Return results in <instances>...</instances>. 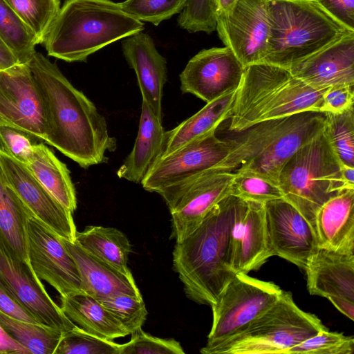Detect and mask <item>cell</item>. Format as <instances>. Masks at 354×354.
<instances>
[{
  "mask_svg": "<svg viewBox=\"0 0 354 354\" xmlns=\"http://www.w3.org/2000/svg\"><path fill=\"white\" fill-rule=\"evenodd\" d=\"M28 65L46 109L48 131L44 142L82 168L104 162L106 152L117 146L105 118L43 54L36 51Z\"/></svg>",
  "mask_w": 354,
  "mask_h": 354,
  "instance_id": "6da1fadb",
  "label": "cell"
},
{
  "mask_svg": "<svg viewBox=\"0 0 354 354\" xmlns=\"http://www.w3.org/2000/svg\"><path fill=\"white\" fill-rule=\"evenodd\" d=\"M247 201L228 194L205 215L198 227L173 250V268L186 296L212 306L236 273L232 268L231 237Z\"/></svg>",
  "mask_w": 354,
  "mask_h": 354,
  "instance_id": "7a4b0ae2",
  "label": "cell"
},
{
  "mask_svg": "<svg viewBox=\"0 0 354 354\" xmlns=\"http://www.w3.org/2000/svg\"><path fill=\"white\" fill-rule=\"evenodd\" d=\"M325 122L324 112L308 111L257 123L227 139L230 151L215 167L250 171L279 185L283 165L324 129Z\"/></svg>",
  "mask_w": 354,
  "mask_h": 354,
  "instance_id": "3957f363",
  "label": "cell"
},
{
  "mask_svg": "<svg viewBox=\"0 0 354 354\" xmlns=\"http://www.w3.org/2000/svg\"><path fill=\"white\" fill-rule=\"evenodd\" d=\"M144 29L111 0H65L44 39L49 56L85 62L104 46Z\"/></svg>",
  "mask_w": 354,
  "mask_h": 354,
  "instance_id": "277c9868",
  "label": "cell"
},
{
  "mask_svg": "<svg viewBox=\"0 0 354 354\" xmlns=\"http://www.w3.org/2000/svg\"><path fill=\"white\" fill-rule=\"evenodd\" d=\"M326 90L315 89L289 70L273 64L248 66L236 91L229 129L240 132L268 120L308 111L322 112Z\"/></svg>",
  "mask_w": 354,
  "mask_h": 354,
  "instance_id": "5b68a950",
  "label": "cell"
},
{
  "mask_svg": "<svg viewBox=\"0 0 354 354\" xmlns=\"http://www.w3.org/2000/svg\"><path fill=\"white\" fill-rule=\"evenodd\" d=\"M270 37L263 62L288 70L354 32L313 0H268Z\"/></svg>",
  "mask_w": 354,
  "mask_h": 354,
  "instance_id": "8992f818",
  "label": "cell"
},
{
  "mask_svg": "<svg viewBox=\"0 0 354 354\" xmlns=\"http://www.w3.org/2000/svg\"><path fill=\"white\" fill-rule=\"evenodd\" d=\"M283 198L309 223L315 234V216L321 206L347 189L341 162L324 129L302 145L286 162L279 176Z\"/></svg>",
  "mask_w": 354,
  "mask_h": 354,
  "instance_id": "52a82bcc",
  "label": "cell"
},
{
  "mask_svg": "<svg viewBox=\"0 0 354 354\" xmlns=\"http://www.w3.org/2000/svg\"><path fill=\"white\" fill-rule=\"evenodd\" d=\"M315 315L299 308L291 292L283 290L266 310L227 339L203 354H287L288 351L319 331L326 329Z\"/></svg>",
  "mask_w": 354,
  "mask_h": 354,
  "instance_id": "ba28073f",
  "label": "cell"
},
{
  "mask_svg": "<svg viewBox=\"0 0 354 354\" xmlns=\"http://www.w3.org/2000/svg\"><path fill=\"white\" fill-rule=\"evenodd\" d=\"M283 292L279 286L245 273H236L211 306L212 324L203 347L219 344L266 310Z\"/></svg>",
  "mask_w": 354,
  "mask_h": 354,
  "instance_id": "9c48e42d",
  "label": "cell"
},
{
  "mask_svg": "<svg viewBox=\"0 0 354 354\" xmlns=\"http://www.w3.org/2000/svg\"><path fill=\"white\" fill-rule=\"evenodd\" d=\"M233 171L213 167L183 185L158 193L171 215V239L180 242L195 230L208 212L230 194Z\"/></svg>",
  "mask_w": 354,
  "mask_h": 354,
  "instance_id": "30bf717a",
  "label": "cell"
},
{
  "mask_svg": "<svg viewBox=\"0 0 354 354\" xmlns=\"http://www.w3.org/2000/svg\"><path fill=\"white\" fill-rule=\"evenodd\" d=\"M216 30L245 67L262 63L270 37L268 0H238L216 17Z\"/></svg>",
  "mask_w": 354,
  "mask_h": 354,
  "instance_id": "8fae6325",
  "label": "cell"
},
{
  "mask_svg": "<svg viewBox=\"0 0 354 354\" xmlns=\"http://www.w3.org/2000/svg\"><path fill=\"white\" fill-rule=\"evenodd\" d=\"M0 124L23 131L36 140L46 138L45 106L28 64L0 71Z\"/></svg>",
  "mask_w": 354,
  "mask_h": 354,
  "instance_id": "7c38bea8",
  "label": "cell"
},
{
  "mask_svg": "<svg viewBox=\"0 0 354 354\" xmlns=\"http://www.w3.org/2000/svg\"><path fill=\"white\" fill-rule=\"evenodd\" d=\"M230 144L216 133L194 140L158 158L141 182L149 192L177 187L199 173L216 166L229 153Z\"/></svg>",
  "mask_w": 354,
  "mask_h": 354,
  "instance_id": "4fadbf2b",
  "label": "cell"
},
{
  "mask_svg": "<svg viewBox=\"0 0 354 354\" xmlns=\"http://www.w3.org/2000/svg\"><path fill=\"white\" fill-rule=\"evenodd\" d=\"M26 234L28 261L37 278L60 296L84 292L77 264L62 239L33 216L28 220Z\"/></svg>",
  "mask_w": 354,
  "mask_h": 354,
  "instance_id": "5bb4252c",
  "label": "cell"
},
{
  "mask_svg": "<svg viewBox=\"0 0 354 354\" xmlns=\"http://www.w3.org/2000/svg\"><path fill=\"white\" fill-rule=\"evenodd\" d=\"M245 68L229 47L203 49L189 59L180 74V90L207 103L236 91Z\"/></svg>",
  "mask_w": 354,
  "mask_h": 354,
  "instance_id": "9a60e30c",
  "label": "cell"
},
{
  "mask_svg": "<svg viewBox=\"0 0 354 354\" xmlns=\"http://www.w3.org/2000/svg\"><path fill=\"white\" fill-rule=\"evenodd\" d=\"M0 282L40 324L64 333L76 326L49 296L30 263L13 254L1 241Z\"/></svg>",
  "mask_w": 354,
  "mask_h": 354,
  "instance_id": "2e32d148",
  "label": "cell"
},
{
  "mask_svg": "<svg viewBox=\"0 0 354 354\" xmlns=\"http://www.w3.org/2000/svg\"><path fill=\"white\" fill-rule=\"evenodd\" d=\"M0 162L10 185L31 214L60 238L75 242L72 212L36 178L27 166L0 150Z\"/></svg>",
  "mask_w": 354,
  "mask_h": 354,
  "instance_id": "e0dca14e",
  "label": "cell"
},
{
  "mask_svg": "<svg viewBox=\"0 0 354 354\" xmlns=\"http://www.w3.org/2000/svg\"><path fill=\"white\" fill-rule=\"evenodd\" d=\"M265 209L274 256L305 270L319 248L315 231L301 214L283 198L267 202Z\"/></svg>",
  "mask_w": 354,
  "mask_h": 354,
  "instance_id": "ac0fdd59",
  "label": "cell"
},
{
  "mask_svg": "<svg viewBox=\"0 0 354 354\" xmlns=\"http://www.w3.org/2000/svg\"><path fill=\"white\" fill-rule=\"evenodd\" d=\"M289 71L317 90L354 86V32L347 33Z\"/></svg>",
  "mask_w": 354,
  "mask_h": 354,
  "instance_id": "d6986e66",
  "label": "cell"
},
{
  "mask_svg": "<svg viewBox=\"0 0 354 354\" xmlns=\"http://www.w3.org/2000/svg\"><path fill=\"white\" fill-rule=\"evenodd\" d=\"M272 256L265 204L247 201L232 233V268L235 273L248 274L259 270Z\"/></svg>",
  "mask_w": 354,
  "mask_h": 354,
  "instance_id": "ffe728a7",
  "label": "cell"
},
{
  "mask_svg": "<svg viewBox=\"0 0 354 354\" xmlns=\"http://www.w3.org/2000/svg\"><path fill=\"white\" fill-rule=\"evenodd\" d=\"M122 49L136 75L142 100L162 121V99L167 80L165 58L158 51L151 36L142 32L124 38Z\"/></svg>",
  "mask_w": 354,
  "mask_h": 354,
  "instance_id": "44dd1931",
  "label": "cell"
},
{
  "mask_svg": "<svg viewBox=\"0 0 354 354\" xmlns=\"http://www.w3.org/2000/svg\"><path fill=\"white\" fill-rule=\"evenodd\" d=\"M305 271L310 295L354 301V252L319 248Z\"/></svg>",
  "mask_w": 354,
  "mask_h": 354,
  "instance_id": "7402d4cb",
  "label": "cell"
},
{
  "mask_svg": "<svg viewBox=\"0 0 354 354\" xmlns=\"http://www.w3.org/2000/svg\"><path fill=\"white\" fill-rule=\"evenodd\" d=\"M62 240L77 264L84 292L99 301L119 294L142 298L132 274L120 272L75 242Z\"/></svg>",
  "mask_w": 354,
  "mask_h": 354,
  "instance_id": "603a6c76",
  "label": "cell"
},
{
  "mask_svg": "<svg viewBox=\"0 0 354 354\" xmlns=\"http://www.w3.org/2000/svg\"><path fill=\"white\" fill-rule=\"evenodd\" d=\"M319 248L354 252V189L324 203L315 216Z\"/></svg>",
  "mask_w": 354,
  "mask_h": 354,
  "instance_id": "cb8c5ba5",
  "label": "cell"
},
{
  "mask_svg": "<svg viewBox=\"0 0 354 354\" xmlns=\"http://www.w3.org/2000/svg\"><path fill=\"white\" fill-rule=\"evenodd\" d=\"M165 130L162 121L142 100L138 131L133 149L117 171L120 178L141 183L160 157Z\"/></svg>",
  "mask_w": 354,
  "mask_h": 354,
  "instance_id": "d4e9b609",
  "label": "cell"
},
{
  "mask_svg": "<svg viewBox=\"0 0 354 354\" xmlns=\"http://www.w3.org/2000/svg\"><path fill=\"white\" fill-rule=\"evenodd\" d=\"M236 91L226 93L207 102L194 115L171 130L165 131L160 158L186 144L216 133L218 127L230 118Z\"/></svg>",
  "mask_w": 354,
  "mask_h": 354,
  "instance_id": "484cf974",
  "label": "cell"
},
{
  "mask_svg": "<svg viewBox=\"0 0 354 354\" xmlns=\"http://www.w3.org/2000/svg\"><path fill=\"white\" fill-rule=\"evenodd\" d=\"M60 302L64 314L91 334L109 340L129 335L99 300L85 292L60 296Z\"/></svg>",
  "mask_w": 354,
  "mask_h": 354,
  "instance_id": "4316f807",
  "label": "cell"
},
{
  "mask_svg": "<svg viewBox=\"0 0 354 354\" xmlns=\"http://www.w3.org/2000/svg\"><path fill=\"white\" fill-rule=\"evenodd\" d=\"M31 216L8 183L0 162V241L13 254L28 262L26 227Z\"/></svg>",
  "mask_w": 354,
  "mask_h": 354,
  "instance_id": "83f0119b",
  "label": "cell"
},
{
  "mask_svg": "<svg viewBox=\"0 0 354 354\" xmlns=\"http://www.w3.org/2000/svg\"><path fill=\"white\" fill-rule=\"evenodd\" d=\"M26 166L63 206L74 212L77 208V198L70 171L50 149L42 142H35Z\"/></svg>",
  "mask_w": 354,
  "mask_h": 354,
  "instance_id": "f1b7e54d",
  "label": "cell"
},
{
  "mask_svg": "<svg viewBox=\"0 0 354 354\" xmlns=\"http://www.w3.org/2000/svg\"><path fill=\"white\" fill-rule=\"evenodd\" d=\"M75 243L87 252L120 272L132 274L127 266L131 245L127 236L115 227L87 226L76 232Z\"/></svg>",
  "mask_w": 354,
  "mask_h": 354,
  "instance_id": "f546056e",
  "label": "cell"
},
{
  "mask_svg": "<svg viewBox=\"0 0 354 354\" xmlns=\"http://www.w3.org/2000/svg\"><path fill=\"white\" fill-rule=\"evenodd\" d=\"M0 324L17 342L34 354H54L64 332L11 317L0 311Z\"/></svg>",
  "mask_w": 354,
  "mask_h": 354,
  "instance_id": "4dcf8cb0",
  "label": "cell"
},
{
  "mask_svg": "<svg viewBox=\"0 0 354 354\" xmlns=\"http://www.w3.org/2000/svg\"><path fill=\"white\" fill-rule=\"evenodd\" d=\"M0 37L23 64H28L39 44L34 33L3 0H0Z\"/></svg>",
  "mask_w": 354,
  "mask_h": 354,
  "instance_id": "1f68e13d",
  "label": "cell"
},
{
  "mask_svg": "<svg viewBox=\"0 0 354 354\" xmlns=\"http://www.w3.org/2000/svg\"><path fill=\"white\" fill-rule=\"evenodd\" d=\"M42 44L61 8L59 0H3Z\"/></svg>",
  "mask_w": 354,
  "mask_h": 354,
  "instance_id": "d6a6232c",
  "label": "cell"
},
{
  "mask_svg": "<svg viewBox=\"0 0 354 354\" xmlns=\"http://www.w3.org/2000/svg\"><path fill=\"white\" fill-rule=\"evenodd\" d=\"M325 114L324 131L333 150L341 164L354 167L353 107L341 113Z\"/></svg>",
  "mask_w": 354,
  "mask_h": 354,
  "instance_id": "836d02e7",
  "label": "cell"
},
{
  "mask_svg": "<svg viewBox=\"0 0 354 354\" xmlns=\"http://www.w3.org/2000/svg\"><path fill=\"white\" fill-rule=\"evenodd\" d=\"M121 348L122 344L76 326L63 333L54 354H120Z\"/></svg>",
  "mask_w": 354,
  "mask_h": 354,
  "instance_id": "e575fe53",
  "label": "cell"
},
{
  "mask_svg": "<svg viewBox=\"0 0 354 354\" xmlns=\"http://www.w3.org/2000/svg\"><path fill=\"white\" fill-rule=\"evenodd\" d=\"M230 194L243 200L266 203L283 198V193L276 185L254 173L239 170L234 171Z\"/></svg>",
  "mask_w": 354,
  "mask_h": 354,
  "instance_id": "d590c367",
  "label": "cell"
},
{
  "mask_svg": "<svg viewBox=\"0 0 354 354\" xmlns=\"http://www.w3.org/2000/svg\"><path fill=\"white\" fill-rule=\"evenodd\" d=\"M188 0H126L122 10L133 18L155 26L181 12Z\"/></svg>",
  "mask_w": 354,
  "mask_h": 354,
  "instance_id": "8d00e7d4",
  "label": "cell"
},
{
  "mask_svg": "<svg viewBox=\"0 0 354 354\" xmlns=\"http://www.w3.org/2000/svg\"><path fill=\"white\" fill-rule=\"evenodd\" d=\"M122 324L129 335L142 328L147 310L142 298L119 294L100 301Z\"/></svg>",
  "mask_w": 354,
  "mask_h": 354,
  "instance_id": "74e56055",
  "label": "cell"
},
{
  "mask_svg": "<svg viewBox=\"0 0 354 354\" xmlns=\"http://www.w3.org/2000/svg\"><path fill=\"white\" fill-rule=\"evenodd\" d=\"M353 351L354 339L352 336L330 332L326 328L293 346L287 354H352Z\"/></svg>",
  "mask_w": 354,
  "mask_h": 354,
  "instance_id": "f35d334b",
  "label": "cell"
},
{
  "mask_svg": "<svg viewBox=\"0 0 354 354\" xmlns=\"http://www.w3.org/2000/svg\"><path fill=\"white\" fill-rule=\"evenodd\" d=\"M178 26L189 32L210 34L216 30L212 0H188L178 19Z\"/></svg>",
  "mask_w": 354,
  "mask_h": 354,
  "instance_id": "ab89813d",
  "label": "cell"
},
{
  "mask_svg": "<svg viewBox=\"0 0 354 354\" xmlns=\"http://www.w3.org/2000/svg\"><path fill=\"white\" fill-rule=\"evenodd\" d=\"M180 342L151 335L142 328L131 334L128 342L122 344L120 354H184Z\"/></svg>",
  "mask_w": 354,
  "mask_h": 354,
  "instance_id": "60d3db41",
  "label": "cell"
},
{
  "mask_svg": "<svg viewBox=\"0 0 354 354\" xmlns=\"http://www.w3.org/2000/svg\"><path fill=\"white\" fill-rule=\"evenodd\" d=\"M35 140L23 131L0 124V150L26 165L32 156Z\"/></svg>",
  "mask_w": 354,
  "mask_h": 354,
  "instance_id": "b9f144b4",
  "label": "cell"
},
{
  "mask_svg": "<svg viewBox=\"0 0 354 354\" xmlns=\"http://www.w3.org/2000/svg\"><path fill=\"white\" fill-rule=\"evenodd\" d=\"M354 86H339L326 89L323 94L322 112L341 113L353 107Z\"/></svg>",
  "mask_w": 354,
  "mask_h": 354,
  "instance_id": "7bdbcfd3",
  "label": "cell"
},
{
  "mask_svg": "<svg viewBox=\"0 0 354 354\" xmlns=\"http://www.w3.org/2000/svg\"><path fill=\"white\" fill-rule=\"evenodd\" d=\"M332 17L354 30V0H313Z\"/></svg>",
  "mask_w": 354,
  "mask_h": 354,
  "instance_id": "ee69618b",
  "label": "cell"
},
{
  "mask_svg": "<svg viewBox=\"0 0 354 354\" xmlns=\"http://www.w3.org/2000/svg\"><path fill=\"white\" fill-rule=\"evenodd\" d=\"M0 311L21 321L39 324L35 317L28 311L0 282Z\"/></svg>",
  "mask_w": 354,
  "mask_h": 354,
  "instance_id": "f6af8a7d",
  "label": "cell"
},
{
  "mask_svg": "<svg viewBox=\"0 0 354 354\" xmlns=\"http://www.w3.org/2000/svg\"><path fill=\"white\" fill-rule=\"evenodd\" d=\"M30 351L15 340L0 324V354H28Z\"/></svg>",
  "mask_w": 354,
  "mask_h": 354,
  "instance_id": "bcb514c9",
  "label": "cell"
},
{
  "mask_svg": "<svg viewBox=\"0 0 354 354\" xmlns=\"http://www.w3.org/2000/svg\"><path fill=\"white\" fill-rule=\"evenodd\" d=\"M19 64L17 58L0 37V71L6 70Z\"/></svg>",
  "mask_w": 354,
  "mask_h": 354,
  "instance_id": "7dc6e473",
  "label": "cell"
},
{
  "mask_svg": "<svg viewBox=\"0 0 354 354\" xmlns=\"http://www.w3.org/2000/svg\"><path fill=\"white\" fill-rule=\"evenodd\" d=\"M328 300L339 312L348 317L351 320L353 321L354 301L338 297L330 298Z\"/></svg>",
  "mask_w": 354,
  "mask_h": 354,
  "instance_id": "c3c4849f",
  "label": "cell"
},
{
  "mask_svg": "<svg viewBox=\"0 0 354 354\" xmlns=\"http://www.w3.org/2000/svg\"><path fill=\"white\" fill-rule=\"evenodd\" d=\"M342 180L348 189H354V167L341 164Z\"/></svg>",
  "mask_w": 354,
  "mask_h": 354,
  "instance_id": "681fc988",
  "label": "cell"
},
{
  "mask_svg": "<svg viewBox=\"0 0 354 354\" xmlns=\"http://www.w3.org/2000/svg\"><path fill=\"white\" fill-rule=\"evenodd\" d=\"M238 0H212L213 8L216 17L229 10Z\"/></svg>",
  "mask_w": 354,
  "mask_h": 354,
  "instance_id": "f907efd6",
  "label": "cell"
}]
</instances>
